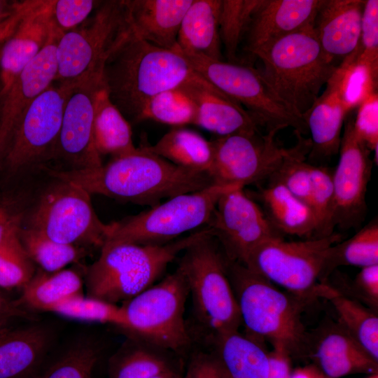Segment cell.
<instances>
[{
	"label": "cell",
	"instance_id": "f1b7e54d",
	"mask_svg": "<svg viewBox=\"0 0 378 378\" xmlns=\"http://www.w3.org/2000/svg\"><path fill=\"white\" fill-rule=\"evenodd\" d=\"M317 298L326 299L335 309L337 321L364 349L378 360V316L363 304L351 299L327 283H318Z\"/></svg>",
	"mask_w": 378,
	"mask_h": 378
},
{
	"label": "cell",
	"instance_id": "d6a6232c",
	"mask_svg": "<svg viewBox=\"0 0 378 378\" xmlns=\"http://www.w3.org/2000/svg\"><path fill=\"white\" fill-rule=\"evenodd\" d=\"M83 280L73 270L34 274L22 287L20 303L29 307L51 312L54 307L71 298L80 295Z\"/></svg>",
	"mask_w": 378,
	"mask_h": 378
},
{
	"label": "cell",
	"instance_id": "bcb514c9",
	"mask_svg": "<svg viewBox=\"0 0 378 378\" xmlns=\"http://www.w3.org/2000/svg\"><path fill=\"white\" fill-rule=\"evenodd\" d=\"M101 1L52 0L50 16L53 28L59 34L69 31L83 23Z\"/></svg>",
	"mask_w": 378,
	"mask_h": 378
},
{
	"label": "cell",
	"instance_id": "3957f363",
	"mask_svg": "<svg viewBox=\"0 0 378 378\" xmlns=\"http://www.w3.org/2000/svg\"><path fill=\"white\" fill-rule=\"evenodd\" d=\"M227 260V270L242 323L253 335L281 346L291 356H307L308 332L302 311L316 297L279 290L245 265Z\"/></svg>",
	"mask_w": 378,
	"mask_h": 378
},
{
	"label": "cell",
	"instance_id": "74e56055",
	"mask_svg": "<svg viewBox=\"0 0 378 378\" xmlns=\"http://www.w3.org/2000/svg\"><path fill=\"white\" fill-rule=\"evenodd\" d=\"M261 0H221L219 34L230 62H235L237 50L245 37L253 13Z\"/></svg>",
	"mask_w": 378,
	"mask_h": 378
},
{
	"label": "cell",
	"instance_id": "8fae6325",
	"mask_svg": "<svg viewBox=\"0 0 378 378\" xmlns=\"http://www.w3.org/2000/svg\"><path fill=\"white\" fill-rule=\"evenodd\" d=\"M189 295L179 267L161 281L124 302L125 329L149 344L178 352L190 342L184 312Z\"/></svg>",
	"mask_w": 378,
	"mask_h": 378
},
{
	"label": "cell",
	"instance_id": "f5cc1de1",
	"mask_svg": "<svg viewBox=\"0 0 378 378\" xmlns=\"http://www.w3.org/2000/svg\"><path fill=\"white\" fill-rule=\"evenodd\" d=\"M32 0H0V29L17 20Z\"/></svg>",
	"mask_w": 378,
	"mask_h": 378
},
{
	"label": "cell",
	"instance_id": "9f6ffc18",
	"mask_svg": "<svg viewBox=\"0 0 378 378\" xmlns=\"http://www.w3.org/2000/svg\"><path fill=\"white\" fill-rule=\"evenodd\" d=\"M20 18L13 23L0 29V52L4 41L14 28Z\"/></svg>",
	"mask_w": 378,
	"mask_h": 378
},
{
	"label": "cell",
	"instance_id": "f35d334b",
	"mask_svg": "<svg viewBox=\"0 0 378 378\" xmlns=\"http://www.w3.org/2000/svg\"><path fill=\"white\" fill-rule=\"evenodd\" d=\"M316 221V238L334 233L335 196L332 172L323 166L312 165V190L309 199Z\"/></svg>",
	"mask_w": 378,
	"mask_h": 378
},
{
	"label": "cell",
	"instance_id": "5bb4252c",
	"mask_svg": "<svg viewBox=\"0 0 378 378\" xmlns=\"http://www.w3.org/2000/svg\"><path fill=\"white\" fill-rule=\"evenodd\" d=\"M277 133L234 134L212 140L209 174L213 183L244 188L268 180L288 151L276 142Z\"/></svg>",
	"mask_w": 378,
	"mask_h": 378
},
{
	"label": "cell",
	"instance_id": "7a4b0ae2",
	"mask_svg": "<svg viewBox=\"0 0 378 378\" xmlns=\"http://www.w3.org/2000/svg\"><path fill=\"white\" fill-rule=\"evenodd\" d=\"M200 78L179 51L155 46L133 34L110 56L102 72L111 101L130 124L140 122L154 96Z\"/></svg>",
	"mask_w": 378,
	"mask_h": 378
},
{
	"label": "cell",
	"instance_id": "603a6c76",
	"mask_svg": "<svg viewBox=\"0 0 378 378\" xmlns=\"http://www.w3.org/2000/svg\"><path fill=\"white\" fill-rule=\"evenodd\" d=\"M181 87L196 105L195 125L218 136L259 132L258 124L243 106L203 78L188 81Z\"/></svg>",
	"mask_w": 378,
	"mask_h": 378
},
{
	"label": "cell",
	"instance_id": "4dcf8cb0",
	"mask_svg": "<svg viewBox=\"0 0 378 378\" xmlns=\"http://www.w3.org/2000/svg\"><path fill=\"white\" fill-rule=\"evenodd\" d=\"M218 360L230 378H268L267 353L237 331L215 335Z\"/></svg>",
	"mask_w": 378,
	"mask_h": 378
},
{
	"label": "cell",
	"instance_id": "836d02e7",
	"mask_svg": "<svg viewBox=\"0 0 378 378\" xmlns=\"http://www.w3.org/2000/svg\"><path fill=\"white\" fill-rule=\"evenodd\" d=\"M378 265V223L374 220L351 238L332 245L328 250L318 279L325 282L340 266L364 267Z\"/></svg>",
	"mask_w": 378,
	"mask_h": 378
},
{
	"label": "cell",
	"instance_id": "7402d4cb",
	"mask_svg": "<svg viewBox=\"0 0 378 378\" xmlns=\"http://www.w3.org/2000/svg\"><path fill=\"white\" fill-rule=\"evenodd\" d=\"M323 0H261L246 34V50L264 46L313 25Z\"/></svg>",
	"mask_w": 378,
	"mask_h": 378
},
{
	"label": "cell",
	"instance_id": "2e32d148",
	"mask_svg": "<svg viewBox=\"0 0 378 378\" xmlns=\"http://www.w3.org/2000/svg\"><path fill=\"white\" fill-rule=\"evenodd\" d=\"M346 116L339 149V161L332 172L335 196V227L356 228L360 225L366 213V192L373 162L372 152L357 135L354 116Z\"/></svg>",
	"mask_w": 378,
	"mask_h": 378
},
{
	"label": "cell",
	"instance_id": "c3c4849f",
	"mask_svg": "<svg viewBox=\"0 0 378 378\" xmlns=\"http://www.w3.org/2000/svg\"><path fill=\"white\" fill-rule=\"evenodd\" d=\"M354 127L357 135L371 151L377 154L378 148V96L372 92L357 107Z\"/></svg>",
	"mask_w": 378,
	"mask_h": 378
},
{
	"label": "cell",
	"instance_id": "5b68a950",
	"mask_svg": "<svg viewBox=\"0 0 378 378\" xmlns=\"http://www.w3.org/2000/svg\"><path fill=\"white\" fill-rule=\"evenodd\" d=\"M259 70L276 95L298 116L311 108L337 66L323 53L314 24L255 51Z\"/></svg>",
	"mask_w": 378,
	"mask_h": 378
},
{
	"label": "cell",
	"instance_id": "ffe728a7",
	"mask_svg": "<svg viewBox=\"0 0 378 378\" xmlns=\"http://www.w3.org/2000/svg\"><path fill=\"white\" fill-rule=\"evenodd\" d=\"M307 356L328 378L365 373L377 374L375 360L338 322L330 321L308 333Z\"/></svg>",
	"mask_w": 378,
	"mask_h": 378
},
{
	"label": "cell",
	"instance_id": "7bdbcfd3",
	"mask_svg": "<svg viewBox=\"0 0 378 378\" xmlns=\"http://www.w3.org/2000/svg\"><path fill=\"white\" fill-rule=\"evenodd\" d=\"M99 354L92 343L76 344L36 378H92Z\"/></svg>",
	"mask_w": 378,
	"mask_h": 378
},
{
	"label": "cell",
	"instance_id": "ab89813d",
	"mask_svg": "<svg viewBox=\"0 0 378 378\" xmlns=\"http://www.w3.org/2000/svg\"><path fill=\"white\" fill-rule=\"evenodd\" d=\"M20 229L0 246V288H22L34 275V262L20 241Z\"/></svg>",
	"mask_w": 378,
	"mask_h": 378
},
{
	"label": "cell",
	"instance_id": "816d5d0a",
	"mask_svg": "<svg viewBox=\"0 0 378 378\" xmlns=\"http://www.w3.org/2000/svg\"><path fill=\"white\" fill-rule=\"evenodd\" d=\"M269 359L268 378H290L291 374L290 355L281 346H273L267 354Z\"/></svg>",
	"mask_w": 378,
	"mask_h": 378
},
{
	"label": "cell",
	"instance_id": "ac0fdd59",
	"mask_svg": "<svg viewBox=\"0 0 378 378\" xmlns=\"http://www.w3.org/2000/svg\"><path fill=\"white\" fill-rule=\"evenodd\" d=\"M59 36L53 28L43 49L0 96V167L24 113L55 81L57 74L56 48Z\"/></svg>",
	"mask_w": 378,
	"mask_h": 378
},
{
	"label": "cell",
	"instance_id": "d590c367",
	"mask_svg": "<svg viewBox=\"0 0 378 378\" xmlns=\"http://www.w3.org/2000/svg\"><path fill=\"white\" fill-rule=\"evenodd\" d=\"M298 143L288 148L287 154L276 172L268 179L282 184L294 196L309 206L312 190V164L306 161L305 155L310 151V139L296 133Z\"/></svg>",
	"mask_w": 378,
	"mask_h": 378
},
{
	"label": "cell",
	"instance_id": "f6af8a7d",
	"mask_svg": "<svg viewBox=\"0 0 378 378\" xmlns=\"http://www.w3.org/2000/svg\"><path fill=\"white\" fill-rule=\"evenodd\" d=\"M331 79L351 110L374 92L377 83L367 67L355 64L339 66Z\"/></svg>",
	"mask_w": 378,
	"mask_h": 378
},
{
	"label": "cell",
	"instance_id": "4fadbf2b",
	"mask_svg": "<svg viewBox=\"0 0 378 378\" xmlns=\"http://www.w3.org/2000/svg\"><path fill=\"white\" fill-rule=\"evenodd\" d=\"M341 240L342 235L335 232L300 241L272 238L256 247L244 265L291 293L317 298L316 286L327 251Z\"/></svg>",
	"mask_w": 378,
	"mask_h": 378
},
{
	"label": "cell",
	"instance_id": "9c48e42d",
	"mask_svg": "<svg viewBox=\"0 0 378 378\" xmlns=\"http://www.w3.org/2000/svg\"><path fill=\"white\" fill-rule=\"evenodd\" d=\"M182 270L200 321L214 333L237 331L242 323L227 260L209 235L187 248Z\"/></svg>",
	"mask_w": 378,
	"mask_h": 378
},
{
	"label": "cell",
	"instance_id": "1f68e13d",
	"mask_svg": "<svg viewBox=\"0 0 378 378\" xmlns=\"http://www.w3.org/2000/svg\"><path fill=\"white\" fill-rule=\"evenodd\" d=\"M151 151L179 167L209 173L213 161L211 141L198 132L182 127H174L154 145Z\"/></svg>",
	"mask_w": 378,
	"mask_h": 378
},
{
	"label": "cell",
	"instance_id": "6da1fadb",
	"mask_svg": "<svg viewBox=\"0 0 378 378\" xmlns=\"http://www.w3.org/2000/svg\"><path fill=\"white\" fill-rule=\"evenodd\" d=\"M51 177L117 200L153 207L164 199L196 192L214 184L209 174L176 165L154 153L148 145L112 158L106 164L83 170L46 167Z\"/></svg>",
	"mask_w": 378,
	"mask_h": 378
},
{
	"label": "cell",
	"instance_id": "4316f807",
	"mask_svg": "<svg viewBox=\"0 0 378 378\" xmlns=\"http://www.w3.org/2000/svg\"><path fill=\"white\" fill-rule=\"evenodd\" d=\"M220 6L221 0H193L181 21L175 49L184 55L222 60Z\"/></svg>",
	"mask_w": 378,
	"mask_h": 378
},
{
	"label": "cell",
	"instance_id": "8d00e7d4",
	"mask_svg": "<svg viewBox=\"0 0 378 378\" xmlns=\"http://www.w3.org/2000/svg\"><path fill=\"white\" fill-rule=\"evenodd\" d=\"M197 107L191 97L180 86L161 92L146 104L140 122L151 120L174 127L195 125Z\"/></svg>",
	"mask_w": 378,
	"mask_h": 378
},
{
	"label": "cell",
	"instance_id": "6125c7cd",
	"mask_svg": "<svg viewBox=\"0 0 378 378\" xmlns=\"http://www.w3.org/2000/svg\"><path fill=\"white\" fill-rule=\"evenodd\" d=\"M181 378H186L185 376H183V377H181Z\"/></svg>",
	"mask_w": 378,
	"mask_h": 378
},
{
	"label": "cell",
	"instance_id": "b9f144b4",
	"mask_svg": "<svg viewBox=\"0 0 378 378\" xmlns=\"http://www.w3.org/2000/svg\"><path fill=\"white\" fill-rule=\"evenodd\" d=\"M172 370L160 354L144 347H134L116 356L108 370V378H151Z\"/></svg>",
	"mask_w": 378,
	"mask_h": 378
},
{
	"label": "cell",
	"instance_id": "94428289",
	"mask_svg": "<svg viewBox=\"0 0 378 378\" xmlns=\"http://www.w3.org/2000/svg\"><path fill=\"white\" fill-rule=\"evenodd\" d=\"M3 328H4V326H0V330H1V329H3Z\"/></svg>",
	"mask_w": 378,
	"mask_h": 378
},
{
	"label": "cell",
	"instance_id": "7c38bea8",
	"mask_svg": "<svg viewBox=\"0 0 378 378\" xmlns=\"http://www.w3.org/2000/svg\"><path fill=\"white\" fill-rule=\"evenodd\" d=\"M76 84L53 83L21 118L0 168L11 173L41 170L54 162L66 102Z\"/></svg>",
	"mask_w": 378,
	"mask_h": 378
},
{
	"label": "cell",
	"instance_id": "d4e9b609",
	"mask_svg": "<svg viewBox=\"0 0 378 378\" xmlns=\"http://www.w3.org/2000/svg\"><path fill=\"white\" fill-rule=\"evenodd\" d=\"M52 335L42 325L0 330V378H31L50 346Z\"/></svg>",
	"mask_w": 378,
	"mask_h": 378
},
{
	"label": "cell",
	"instance_id": "cb8c5ba5",
	"mask_svg": "<svg viewBox=\"0 0 378 378\" xmlns=\"http://www.w3.org/2000/svg\"><path fill=\"white\" fill-rule=\"evenodd\" d=\"M193 0H124L132 34L174 50L181 21Z\"/></svg>",
	"mask_w": 378,
	"mask_h": 378
},
{
	"label": "cell",
	"instance_id": "d6986e66",
	"mask_svg": "<svg viewBox=\"0 0 378 378\" xmlns=\"http://www.w3.org/2000/svg\"><path fill=\"white\" fill-rule=\"evenodd\" d=\"M52 0H33L4 41L0 52V96L48 42Z\"/></svg>",
	"mask_w": 378,
	"mask_h": 378
},
{
	"label": "cell",
	"instance_id": "681fc988",
	"mask_svg": "<svg viewBox=\"0 0 378 378\" xmlns=\"http://www.w3.org/2000/svg\"><path fill=\"white\" fill-rule=\"evenodd\" d=\"M29 207L25 195L0 197V246L21 227Z\"/></svg>",
	"mask_w": 378,
	"mask_h": 378
},
{
	"label": "cell",
	"instance_id": "6f0895ef",
	"mask_svg": "<svg viewBox=\"0 0 378 378\" xmlns=\"http://www.w3.org/2000/svg\"><path fill=\"white\" fill-rule=\"evenodd\" d=\"M151 378H179L176 376L172 370H169L160 373Z\"/></svg>",
	"mask_w": 378,
	"mask_h": 378
},
{
	"label": "cell",
	"instance_id": "be15d7a7",
	"mask_svg": "<svg viewBox=\"0 0 378 378\" xmlns=\"http://www.w3.org/2000/svg\"><path fill=\"white\" fill-rule=\"evenodd\" d=\"M327 378H328V377H327Z\"/></svg>",
	"mask_w": 378,
	"mask_h": 378
},
{
	"label": "cell",
	"instance_id": "e575fe53",
	"mask_svg": "<svg viewBox=\"0 0 378 378\" xmlns=\"http://www.w3.org/2000/svg\"><path fill=\"white\" fill-rule=\"evenodd\" d=\"M20 241L33 261L44 272H55L67 265L76 262L84 255L80 246L55 241L31 228L21 226Z\"/></svg>",
	"mask_w": 378,
	"mask_h": 378
},
{
	"label": "cell",
	"instance_id": "ee69618b",
	"mask_svg": "<svg viewBox=\"0 0 378 378\" xmlns=\"http://www.w3.org/2000/svg\"><path fill=\"white\" fill-rule=\"evenodd\" d=\"M361 64L367 67L377 81L378 73V1H365L360 35L354 54L342 63Z\"/></svg>",
	"mask_w": 378,
	"mask_h": 378
},
{
	"label": "cell",
	"instance_id": "f546056e",
	"mask_svg": "<svg viewBox=\"0 0 378 378\" xmlns=\"http://www.w3.org/2000/svg\"><path fill=\"white\" fill-rule=\"evenodd\" d=\"M94 140L101 157L120 156L136 148L133 141L131 124L112 103L103 83L94 99Z\"/></svg>",
	"mask_w": 378,
	"mask_h": 378
},
{
	"label": "cell",
	"instance_id": "44dd1931",
	"mask_svg": "<svg viewBox=\"0 0 378 378\" xmlns=\"http://www.w3.org/2000/svg\"><path fill=\"white\" fill-rule=\"evenodd\" d=\"M363 0H323L314 29L328 59L339 66L356 52L360 39Z\"/></svg>",
	"mask_w": 378,
	"mask_h": 378
},
{
	"label": "cell",
	"instance_id": "83f0119b",
	"mask_svg": "<svg viewBox=\"0 0 378 378\" xmlns=\"http://www.w3.org/2000/svg\"><path fill=\"white\" fill-rule=\"evenodd\" d=\"M258 198L269 222L282 236L316 238V221L312 209L282 184L269 181Z\"/></svg>",
	"mask_w": 378,
	"mask_h": 378
},
{
	"label": "cell",
	"instance_id": "e0dca14e",
	"mask_svg": "<svg viewBox=\"0 0 378 378\" xmlns=\"http://www.w3.org/2000/svg\"><path fill=\"white\" fill-rule=\"evenodd\" d=\"M102 76L76 84L64 108L55 157L56 169L83 170L102 166L94 140V104ZM55 169V168H53Z\"/></svg>",
	"mask_w": 378,
	"mask_h": 378
},
{
	"label": "cell",
	"instance_id": "52a82bcc",
	"mask_svg": "<svg viewBox=\"0 0 378 378\" xmlns=\"http://www.w3.org/2000/svg\"><path fill=\"white\" fill-rule=\"evenodd\" d=\"M239 187L214 183L167 199L145 211L111 223L105 244H163L174 241L185 233L205 227L220 197Z\"/></svg>",
	"mask_w": 378,
	"mask_h": 378
},
{
	"label": "cell",
	"instance_id": "f907efd6",
	"mask_svg": "<svg viewBox=\"0 0 378 378\" xmlns=\"http://www.w3.org/2000/svg\"><path fill=\"white\" fill-rule=\"evenodd\" d=\"M184 376L186 378H225V372L218 359L203 355L192 360Z\"/></svg>",
	"mask_w": 378,
	"mask_h": 378
},
{
	"label": "cell",
	"instance_id": "9a60e30c",
	"mask_svg": "<svg viewBox=\"0 0 378 378\" xmlns=\"http://www.w3.org/2000/svg\"><path fill=\"white\" fill-rule=\"evenodd\" d=\"M206 227L221 245L225 258L242 265L262 242L284 237L269 222L260 206L240 187L220 197Z\"/></svg>",
	"mask_w": 378,
	"mask_h": 378
},
{
	"label": "cell",
	"instance_id": "60d3db41",
	"mask_svg": "<svg viewBox=\"0 0 378 378\" xmlns=\"http://www.w3.org/2000/svg\"><path fill=\"white\" fill-rule=\"evenodd\" d=\"M51 312L80 321L108 323L123 328L126 326L122 306L82 295L62 302Z\"/></svg>",
	"mask_w": 378,
	"mask_h": 378
},
{
	"label": "cell",
	"instance_id": "db71d44e",
	"mask_svg": "<svg viewBox=\"0 0 378 378\" xmlns=\"http://www.w3.org/2000/svg\"><path fill=\"white\" fill-rule=\"evenodd\" d=\"M18 305V303L10 302L0 291V326H4L12 317L24 314Z\"/></svg>",
	"mask_w": 378,
	"mask_h": 378
},
{
	"label": "cell",
	"instance_id": "277c9868",
	"mask_svg": "<svg viewBox=\"0 0 378 378\" xmlns=\"http://www.w3.org/2000/svg\"><path fill=\"white\" fill-rule=\"evenodd\" d=\"M209 235L204 227L163 244H105L87 272L88 297L115 304L130 300L153 285L179 253Z\"/></svg>",
	"mask_w": 378,
	"mask_h": 378
},
{
	"label": "cell",
	"instance_id": "7dc6e473",
	"mask_svg": "<svg viewBox=\"0 0 378 378\" xmlns=\"http://www.w3.org/2000/svg\"><path fill=\"white\" fill-rule=\"evenodd\" d=\"M332 288L377 313L378 265L361 267L351 283L344 285L342 288Z\"/></svg>",
	"mask_w": 378,
	"mask_h": 378
},
{
	"label": "cell",
	"instance_id": "8992f818",
	"mask_svg": "<svg viewBox=\"0 0 378 378\" xmlns=\"http://www.w3.org/2000/svg\"><path fill=\"white\" fill-rule=\"evenodd\" d=\"M132 34L124 0L101 1L83 23L59 36L54 83L77 84L102 76L108 59Z\"/></svg>",
	"mask_w": 378,
	"mask_h": 378
},
{
	"label": "cell",
	"instance_id": "30bf717a",
	"mask_svg": "<svg viewBox=\"0 0 378 378\" xmlns=\"http://www.w3.org/2000/svg\"><path fill=\"white\" fill-rule=\"evenodd\" d=\"M181 54L197 74L244 106L258 125L265 127L267 132H278L286 127H293L295 133L301 134L307 131L302 118L276 95L258 69L235 62Z\"/></svg>",
	"mask_w": 378,
	"mask_h": 378
},
{
	"label": "cell",
	"instance_id": "680465c9",
	"mask_svg": "<svg viewBox=\"0 0 378 378\" xmlns=\"http://www.w3.org/2000/svg\"><path fill=\"white\" fill-rule=\"evenodd\" d=\"M368 378H378V374H370Z\"/></svg>",
	"mask_w": 378,
	"mask_h": 378
},
{
	"label": "cell",
	"instance_id": "11a10c76",
	"mask_svg": "<svg viewBox=\"0 0 378 378\" xmlns=\"http://www.w3.org/2000/svg\"><path fill=\"white\" fill-rule=\"evenodd\" d=\"M290 378H327L318 367L309 365L296 369Z\"/></svg>",
	"mask_w": 378,
	"mask_h": 378
},
{
	"label": "cell",
	"instance_id": "ba28073f",
	"mask_svg": "<svg viewBox=\"0 0 378 378\" xmlns=\"http://www.w3.org/2000/svg\"><path fill=\"white\" fill-rule=\"evenodd\" d=\"M55 179L29 207L22 225L62 244L102 248L112 223L99 218L86 190L71 181Z\"/></svg>",
	"mask_w": 378,
	"mask_h": 378
},
{
	"label": "cell",
	"instance_id": "91938a15",
	"mask_svg": "<svg viewBox=\"0 0 378 378\" xmlns=\"http://www.w3.org/2000/svg\"><path fill=\"white\" fill-rule=\"evenodd\" d=\"M225 372V371H224ZM225 378H230L225 372Z\"/></svg>",
	"mask_w": 378,
	"mask_h": 378
},
{
	"label": "cell",
	"instance_id": "484cf974",
	"mask_svg": "<svg viewBox=\"0 0 378 378\" xmlns=\"http://www.w3.org/2000/svg\"><path fill=\"white\" fill-rule=\"evenodd\" d=\"M352 111L330 78L325 91L302 115L312 136L310 156L330 158L339 153L344 123Z\"/></svg>",
	"mask_w": 378,
	"mask_h": 378
}]
</instances>
